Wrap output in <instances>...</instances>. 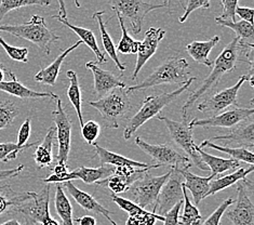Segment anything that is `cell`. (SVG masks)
<instances>
[{"mask_svg":"<svg viewBox=\"0 0 254 225\" xmlns=\"http://www.w3.org/2000/svg\"><path fill=\"white\" fill-rule=\"evenodd\" d=\"M239 62H246L250 64V68L253 66V47L243 44L238 38H234L229 44L224 48L212 64V71L209 76L204 79L202 84L196 91L189 96V99L184 103L182 107L183 121H187L189 108L192 107L193 104L202 98V95L208 92L209 90L213 89L224 75L236 70Z\"/></svg>","mask_w":254,"mask_h":225,"instance_id":"6da1fadb","label":"cell"},{"mask_svg":"<svg viewBox=\"0 0 254 225\" xmlns=\"http://www.w3.org/2000/svg\"><path fill=\"white\" fill-rule=\"evenodd\" d=\"M197 77L190 78L182 87L179 89L171 91V92H163L160 94H154V95H148L145 98L143 101V104L141 108L138 109V112L134 115V116L131 117L127 124L125 131H124V138L126 140H129L133 133L136 132L140 127H142L145 123H147L150 119H153L157 116H159L160 112L166 106L177 100L179 96L182 94L185 91L190 89V84L197 80Z\"/></svg>","mask_w":254,"mask_h":225,"instance_id":"7a4b0ae2","label":"cell"},{"mask_svg":"<svg viewBox=\"0 0 254 225\" xmlns=\"http://www.w3.org/2000/svg\"><path fill=\"white\" fill-rule=\"evenodd\" d=\"M190 68L186 59L170 58L155 68L152 74L140 83L135 86H127L126 92L129 94L134 91L149 89L165 83L184 84L190 79Z\"/></svg>","mask_w":254,"mask_h":225,"instance_id":"3957f363","label":"cell"},{"mask_svg":"<svg viewBox=\"0 0 254 225\" xmlns=\"http://www.w3.org/2000/svg\"><path fill=\"white\" fill-rule=\"evenodd\" d=\"M0 32L8 33L32 42L47 56H49L51 52V45L61 39V37L53 34L47 27L45 19L39 15H33L29 22L17 24V25L3 24L0 25Z\"/></svg>","mask_w":254,"mask_h":225,"instance_id":"277c9868","label":"cell"},{"mask_svg":"<svg viewBox=\"0 0 254 225\" xmlns=\"http://www.w3.org/2000/svg\"><path fill=\"white\" fill-rule=\"evenodd\" d=\"M88 104L101 114L104 127L110 129L119 128V121L125 119L131 109L129 94L123 88L113 90L100 100L89 101Z\"/></svg>","mask_w":254,"mask_h":225,"instance_id":"5b68a950","label":"cell"},{"mask_svg":"<svg viewBox=\"0 0 254 225\" xmlns=\"http://www.w3.org/2000/svg\"><path fill=\"white\" fill-rule=\"evenodd\" d=\"M50 184H47L39 193L29 192L28 197L14 208L12 214L22 216L24 222L33 225L45 222L51 218L49 210Z\"/></svg>","mask_w":254,"mask_h":225,"instance_id":"8992f818","label":"cell"},{"mask_svg":"<svg viewBox=\"0 0 254 225\" xmlns=\"http://www.w3.org/2000/svg\"><path fill=\"white\" fill-rule=\"evenodd\" d=\"M111 8L125 20L131 23V32L133 35L141 33L143 22L150 11L167 8L168 2L165 3H149L138 0H113L108 2Z\"/></svg>","mask_w":254,"mask_h":225,"instance_id":"52a82bcc","label":"cell"},{"mask_svg":"<svg viewBox=\"0 0 254 225\" xmlns=\"http://www.w3.org/2000/svg\"><path fill=\"white\" fill-rule=\"evenodd\" d=\"M149 172V171H148ZM148 172L145 173L141 179L135 181L128 188L129 200L137 205L140 208L144 209L156 203L157 198L160 193L161 187L166 183L169 176H170L171 170L168 173H165L159 176L150 175Z\"/></svg>","mask_w":254,"mask_h":225,"instance_id":"ba28073f","label":"cell"},{"mask_svg":"<svg viewBox=\"0 0 254 225\" xmlns=\"http://www.w3.org/2000/svg\"><path fill=\"white\" fill-rule=\"evenodd\" d=\"M156 118L165 123L172 141L190 157L191 163L203 171H208L209 168L204 165L200 156L197 153V145L192 137V128L190 127L189 121L179 123L165 116H157Z\"/></svg>","mask_w":254,"mask_h":225,"instance_id":"9c48e42d","label":"cell"},{"mask_svg":"<svg viewBox=\"0 0 254 225\" xmlns=\"http://www.w3.org/2000/svg\"><path fill=\"white\" fill-rule=\"evenodd\" d=\"M245 81H249L250 86L253 88V68L249 69V74L240 76V79L237 83L234 84L233 87H229L224 89L220 92L213 94L210 98L205 99L203 102L199 103L197 105L198 111L202 113H209L211 117L216 116V115L221 114L224 109H226L231 106H236L238 104V92L240 88L243 87Z\"/></svg>","mask_w":254,"mask_h":225,"instance_id":"30bf717a","label":"cell"},{"mask_svg":"<svg viewBox=\"0 0 254 225\" xmlns=\"http://www.w3.org/2000/svg\"><path fill=\"white\" fill-rule=\"evenodd\" d=\"M134 142L145 154L150 156V158L156 162V165L159 167L168 166L171 167V169H190L192 166L190 158L181 155L171 145L149 144L140 137H136Z\"/></svg>","mask_w":254,"mask_h":225,"instance_id":"8fae6325","label":"cell"},{"mask_svg":"<svg viewBox=\"0 0 254 225\" xmlns=\"http://www.w3.org/2000/svg\"><path fill=\"white\" fill-rule=\"evenodd\" d=\"M184 179L177 169H171L170 176L161 187L160 193L154 205L153 214L163 217L170 211L173 207L183 202L182 183Z\"/></svg>","mask_w":254,"mask_h":225,"instance_id":"7c38bea8","label":"cell"},{"mask_svg":"<svg viewBox=\"0 0 254 225\" xmlns=\"http://www.w3.org/2000/svg\"><path fill=\"white\" fill-rule=\"evenodd\" d=\"M57 109L52 112V118L57 126L59 151L57 155V160L60 165H65L68 160L70 151L71 141V123L62 105V101L60 98L57 99Z\"/></svg>","mask_w":254,"mask_h":225,"instance_id":"4fadbf2b","label":"cell"},{"mask_svg":"<svg viewBox=\"0 0 254 225\" xmlns=\"http://www.w3.org/2000/svg\"><path fill=\"white\" fill-rule=\"evenodd\" d=\"M254 113L253 107L250 108H239L236 107L231 111L222 112L213 117H209L205 119H192L189 123L190 127H202L204 129H208L211 127H220V128H234L239 125L243 121L249 119Z\"/></svg>","mask_w":254,"mask_h":225,"instance_id":"5bb4252c","label":"cell"},{"mask_svg":"<svg viewBox=\"0 0 254 225\" xmlns=\"http://www.w3.org/2000/svg\"><path fill=\"white\" fill-rule=\"evenodd\" d=\"M237 191L238 198L235 206L229 207L224 215H226L233 225H254V206L247 187L238 182Z\"/></svg>","mask_w":254,"mask_h":225,"instance_id":"9a60e30c","label":"cell"},{"mask_svg":"<svg viewBox=\"0 0 254 225\" xmlns=\"http://www.w3.org/2000/svg\"><path fill=\"white\" fill-rule=\"evenodd\" d=\"M166 32L161 28L150 27L146 33L143 41H140L137 50V59L134 71H133L132 79L136 80L138 73L141 72L143 66L147 63V61L152 58L157 51V48L159 46V42L165 37Z\"/></svg>","mask_w":254,"mask_h":225,"instance_id":"2e32d148","label":"cell"},{"mask_svg":"<svg viewBox=\"0 0 254 225\" xmlns=\"http://www.w3.org/2000/svg\"><path fill=\"white\" fill-rule=\"evenodd\" d=\"M86 68L92 72L94 79V92L99 96L104 98L105 95L111 93L115 89L127 88V84L120 80V77L115 76L113 73L106 70H102L94 62H88L86 64Z\"/></svg>","mask_w":254,"mask_h":225,"instance_id":"e0dca14e","label":"cell"},{"mask_svg":"<svg viewBox=\"0 0 254 225\" xmlns=\"http://www.w3.org/2000/svg\"><path fill=\"white\" fill-rule=\"evenodd\" d=\"M115 172V167L112 166H102L99 168H87V167H80L71 172H68L67 175L60 182V184L64 183V182H71L72 180H81L82 182L87 184L96 183L98 184L100 181L105 180L110 178Z\"/></svg>","mask_w":254,"mask_h":225,"instance_id":"ac0fdd59","label":"cell"},{"mask_svg":"<svg viewBox=\"0 0 254 225\" xmlns=\"http://www.w3.org/2000/svg\"><path fill=\"white\" fill-rule=\"evenodd\" d=\"M178 171L182 174L184 182L182 183V187L185 190H190L195 206L199 205L201 203V200L205 198V195L209 192L210 187V182L213 179L211 176H207V178H203V176H199L193 174L190 171V169H177Z\"/></svg>","mask_w":254,"mask_h":225,"instance_id":"d6986e66","label":"cell"},{"mask_svg":"<svg viewBox=\"0 0 254 225\" xmlns=\"http://www.w3.org/2000/svg\"><path fill=\"white\" fill-rule=\"evenodd\" d=\"M63 188L65 191L68 192L69 195L75 199V202L80 207H82L83 209L91 211L96 215H102L105 218L112 215V212L110 210H107L105 207H103L93 196H91L86 192L80 191L72 182H64Z\"/></svg>","mask_w":254,"mask_h":225,"instance_id":"ffe728a7","label":"cell"},{"mask_svg":"<svg viewBox=\"0 0 254 225\" xmlns=\"http://www.w3.org/2000/svg\"><path fill=\"white\" fill-rule=\"evenodd\" d=\"M95 153L96 156L99 157V160L101 163V167L107 165L112 167H133V168H138V169H146V168H152L156 169L159 168L158 165H148L146 162H138L135 160L129 159V158L124 157L122 155H118L116 153H113L111 150H107L106 149L100 147L99 144H94Z\"/></svg>","mask_w":254,"mask_h":225,"instance_id":"44dd1931","label":"cell"},{"mask_svg":"<svg viewBox=\"0 0 254 225\" xmlns=\"http://www.w3.org/2000/svg\"><path fill=\"white\" fill-rule=\"evenodd\" d=\"M11 80L10 81H2L0 82V91H3L5 93H9L16 98L20 99H42V98H50L56 100L59 96L52 92H38V91H34L27 87L24 86L17 80L14 73L10 74Z\"/></svg>","mask_w":254,"mask_h":225,"instance_id":"7402d4cb","label":"cell"},{"mask_svg":"<svg viewBox=\"0 0 254 225\" xmlns=\"http://www.w3.org/2000/svg\"><path fill=\"white\" fill-rule=\"evenodd\" d=\"M80 45H81L80 40L76 41L74 45L68 48V49L62 50V53L60 54V56L54 60L49 66L40 70L37 74L35 75V80L39 83L47 84V86H56L57 79L59 77L60 71H61V66L64 62V60L68 56L69 52L77 49Z\"/></svg>","mask_w":254,"mask_h":225,"instance_id":"603a6c76","label":"cell"},{"mask_svg":"<svg viewBox=\"0 0 254 225\" xmlns=\"http://www.w3.org/2000/svg\"><path fill=\"white\" fill-rule=\"evenodd\" d=\"M253 166H250L249 168H240L238 170H236L235 172L227 174L225 176H222V178L212 180L210 182V187H209V192L207 193L205 197H209L211 195H214V194L219 193L221 191H224L225 188L232 186L234 184H237L239 181H244L246 182L247 185H249L250 188L253 187L252 182L247 180V175L253 172Z\"/></svg>","mask_w":254,"mask_h":225,"instance_id":"cb8c5ba5","label":"cell"},{"mask_svg":"<svg viewBox=\"0 0 254 225\" xmlns=\"http://www.w3.org/2000/svg\"><path fill=\"white\" fill-rule=\"evenodd\" d=\"M52 17H53V19H57L60 23H62L64 26L68 27L70 30H72V32H74L78 36V37L80 38V41L82 42V44L87 45L89 47V49L92 50V52L95 54V57H96V61L94 62L96 65L106 63L105 56L100 50V48L98 46V42H96V39H95V36H94V34H93L91 29L83 28L81 26L72 25V24H70L67 21V19H61V17H59L57 15L52 16Z\"/></svg>","mask_w":254,"mask_h":225,"instance_id":"d4e9b609","label":"cell"},{"mask_svg":"<svg viewBox=\"0 0 254 225\" xmlns=\"http://www.w3.org/2000/svg\"><path fill=\"white\" fill-rule=\"evenodd\" d=\"M220 40V36H214V37L205 41H192L186 46V51L197 63L208 66V68H212L213 62L210 61L209 53L219 44Z\"/></svg>","mask_w":254,"mask_h":225,"instance_id":"484cf974","label":"cell"},{"mask_svg":"<svg viewBox=\"0 0 254 225\" xmlns=\"http://www.w3.org/2000/svg\"><path fill=\"white\" fill-rule=\"evenodd\" d=\"M197 153L200 156L201 160L204 162V165L211 170V178L214 179L216 175H219L223 172L228 171V170H233V169H237L241 166V162L235 159H225V158H220L213 155L208 154L207 151H204L199 147H197Z\"/></svg>","mask_w":254,"mask_h":225,"instance_id":"4316f807","label":"cell"},{"mask_svg":"<svg viewBox=\"0 0 254 225\" xmlns=\"http://www.w3.org/2000/svg\"><path fill=\"white\" fill-rule=\"evenodd\" d=\"M213 139L219 140V141H224L225 144L237 142L238 144L243 145V148H246L252 151L254 147V125L252 121H250L248 125H243L236 128L228 135L215 137Z\"/></svg>","mask_w":254,"mask_h":225,"instance_id":"83f0119b","label":"cell"},{"mask_svg":"<svg viewBox=\"0 0 254 225\" xmlns=\"http://www.w3.org/2000/svg\"><path fill=\"white\" fill-rule=\"evenodd\" d=\"M54 139H56V129L51 127L48 130L44 141L38 145V148L36 149L34 153V160L38 168H47L52 163V149L54 145Z\"/></svg>","mask_w":254,"mask_h":225,"instance_id":"f1b7e54d","label":"cell"},{"mask_svg":"<svg viewBox=\"0 0 254 225\" xmlns=\"http://www.w3.org/2000/svg\"><path fill=\"white\" fill-rule=\"evenodd\" d=\"M29 195V192L15 193L8 184L0 185V217L5 214H12L15 207Z\"/></svg>","mask_w":254,"mask_h":225,"instance_id":"f546056e","label":"cell"},{"mask_svg":"<svg viewBox=\"0 0 254 225\" xmlns=\"http://www.w3.org/2000/svg\"><path fill=\"white\" fill-rule=\"evenodd\" d=\"M105 14V11H99L95 12L93 14V19L98 22V25L100 28V33H101V37H102V42H103V47H104L105 52L110 56V58L114 61V63L116 64L119 71H126V65L120 62V60L117 56V51H116V47H115L114 42L111 38L110 34L107 32V28L105 26V23L103 21V15Z\"/></svg>","mask_w":254,"mask_h":225,"instance_id":"4dcf8cb0","label":"cell"},{"mask_svg":"<svg viewBox=\"0 0 254 225\" xmlns=\"http://www.w3.org/2000/svg\"><path fill=\"white\" fill-rule=\"evenodd\" d=\"M199 148H200L201 150L203 148H207V149H212L215 150L222 151V153L231 156V159L238 160L240 162H247V163H249L250 166H253V163H254L253 153L246 148L231 149L227 147H221V145H217L213 142H211L210 140H205V141H202V143L199 145Z\"/></svg>","mask_w":254,"mask_h":225,"instance_id":"1f68e13d","label":"cell"},{"mask_svg":"<svg viewBox=\"0 0 254 225\" xmlns=\"http://www.w3.org/2000/svg\"><path fill=\"white\" fill-rule=\"evenodd\" d=\"M215 22L217 25L223 27H228L233 29L236 34V38H238L243 44L253 47L254 42V32H253V25L245 21L239 22H229V21H223L219 16L215 17Z\"/></svg>","mask_w":254,"mask_h":225,"instance_id":"d6a6232c","label":"cell"},{"mask_svg":"<svg viewBox=\"0 0 254 225\" xmlns=\"http://www.w3.org/2000/svg\"><path fill=\"white\" fill-rule=\"evenodd\" d=\"M54 206H56V210L59 217L61 218L64 225H74V220H72V207L61 184H57L56 186Z\"/></svg>","mask_w":254,"mask_h":225,"instance_id":"836d02e7","label":"cell"},{"mask_svg":"<svg viewBox=\"0 0 254 225\" xmlns=\"http://www.w3.org/2000/svg\"><path fill=\"white\" fill-rule=\"evenodd\" d=\"M66 76L69 79V87L67 90V96L70 101V103L76 109L78 119H79L80 129L83 126V117L81 113V92L79 87V81H78V77L75 72L68 71L66 73Z\"/></svg>","mask_w":254,"mask_h":225,"instance_id":"e575fe53","label":"cell"},{"mask_svg":"<svg viewBox=\"0 0 254 225\" xmlns=\"http://www.w3.org/2000/svg\"><path fill=\"white\" fill-rule=\"evenodd\" d=\"M183 188V205H184V211L183 215L179 217L180 225H200L202 221V217L199 212L197 206L191 204V202L187 195V192L185 188Z\"/></svg>","mask_w":254,"mask_h":225,"instance_id":"d590c367","label":"cell"},{"mask_svg":"<svg viewBox=\"0 0 254 225\" xmlns=\"http://www.w3.org/2000/svg\"><path fill=\"white\" fill-rule=\"evenodd\" d=\"M118 21L120 24V28H122V39H120L119 44L116 48V51L120 52L123 54H136L138 50V46H140V41L134 40L128 33V29H127L125 25V20L119 14H117Z\"/></svg>","mask_w":254,"mask_h":225,"instance_id":"8d00e7d4","label":"cell"},{"mask_svg":"<svg viewBox=\"0 0 254 225\" xmlns=\"http://www.w3.org/2000/svg\"><path fill=\"white\" fill-rule=\"evenodd\" d=\"M51 2L49 0H1L0 2V21H1L5 14L9 12L17 10L23 7H29V5H49Z\"/></svg>","mask_w":254,"mask_h":225,"instance_id":"74e56055","label":"cell"},{"mask_svg":"<svg viewBox=\"0 0 254 225\" xmlns=\"http://www.w3.org/2000/svg\"><path fill=\"white\" fill-rule=\"evenodd\" d=\"M20 109L12 101H0V130L9 128L19 116Z\"/></svg>","mask_w":254,"mask_h":225,"instance_id":"f35d334b","label":"cell"},{"mask_svg":"<svg viewBox=\"0 0 254 225\" xmlns=\"http://www.w3.org/2000/svg\"><path fill=\"white\" fill-rule=\"evenodd\" d=\"M98 184L110 188L114 195H118V194L127 192L131 185L130 182L126 178H124V176L116 175V174H113L110 176V178L100 181Z\"/></svg>","mask_w":254,"mask_h":225,"instance_id":"ab89813d","label":"cell"},{"mask_svg":"<svg viewBox=\"0 0 254 225\" xmlns=\"http://www.w3.org/2000/svg\"><path fill=\"white\" fill-rule=\"evenodd\" d=\"M0 46L3 48L5 53L8 54L10 59L17 61V62H23V63L28 62V49L27 48L10 46L1 37H0Z\"/></svg>","mask_w":254,"mask_h":225,"instance_id":"60d3db41","label":"cell"},{"mask_svg":"<svg viewBox=\"0 0 254 225\" xmlns=\"http://www.w3.org/2000/svg\"><path fill=\"white\" fill-rule=\"evenodd\" d=\"M101 128L100 125L94 120H89L87 124H83L80 129V133L88 144L94 145L95 141L100 137Z\"/></svg>","mask_w":254,"mask_h":225,"instance_id":"b9f144b4","label":"cell"},{"mask_svg":"<svg viewBox=\"0 0 254 225\" xmlns=\"http://www.w3.org/2000/svg\"><path fill=\"white\" fill-rule=\"evenodd\" d=\"M165 221V218L157 216L153 212L145 211L142 215L129 217L128 220H127V225H155L156 221Z\"/></svg>","mask_w":254,"mask_h":225,"instance_id":"7bdbcfd3","label":"cell"},{"mask_svg":"<svg viewBox=\"0 0 254 225\" xmlns=\"http://www.w3.org/2000/svg\"><path fill=\"white\" fill-rule=\"evenodd\" d=\"M234 203L235 200L233 198H228L224 200V202L215 209L213 214H211L207 219H205V221L202 223V225H222L221 222H222V218L224 214H225V211Z\"/></svg>","mask_w":254,"mask_h":225,"instance_id":"ee69618b","label":"cell"},{"mask_svg":"<svg viewBox=\"0 0 254 225\" xmlns=\"http://www.w3.org/2000/svg\"><path fill=\"white\" fill-rule=\"evenodd\" d=\"M112 199L115 204L120 207V209L126 211L127 214L129 215V217L142 215L145 211H146L145 209L140 208V207L135 205L134 203H132L131 200H129L128 198H124V197H120L118 195H114V194H112Z\"/></svg>","mask_w":254,"mask_h":225,"instance_id":"f6af8a7d","label":"cell"},{"mask_svg":"<svg viewBox=\"0 0 254 225\" xmlns=\"http://www.w3.org/2000/svg\"><path fill=\"white\" fill-rule=\"evenodd\" d=\"M22 150H24V149L17 147L16 143H0V162L5 163L15 159Z\"/></svg>","mask_w":254,"mask_h":225,"instance_id":"bcb514c9","label":"cell"},{"mask_svg":"<svg viewBox=\"0 0 254 225\" xmlns=\"http://www.w3.org/2000/svg\"><path fill=\"white\" fill-rule=\"evenodd\" d=\"M31 130H32L31 119L27 118L25 121H24L19 130V135H17V142H16L17 147L26 150V149L35 147L36 144H38V142L27 143L29 137H31Z\"/></svg>","mask_w":254,"mask_h":225,"instance_id":"7dc6e473","label":"cell"},{"mask_svg":"<svg viewBox=\"0 0 254 225\" xmlns=\"http://www.w3.org/2000/svg\"><path fill=\"white\" fill-rule=\"evenodd\" d=\"M209 7H210V2L208 1V0H189V1L186 2V5L184 8L185 9L184 14L180 17L179 22L184 23L187 20V17L190 16L191 12L196 11L197 9H201V8L208 9Z\"/></svg>","mask_w":254,"mask_h":225,"instance_id":"c3c4849f","label":"cell"},{"mask_svg":"<svg viewBox=\"0 0 254 225\" xmlns=\"http://www.w3.org/2000/svg\"><path fill=\"white\" fill-rule=\"evenodd\" d=\"M221 4L223 5V13L219 16L223 21L237 22L236 20V8L238 7V1H228V0H222Z\"/></svg>","mask_w":254,"mask_h":225,"instance_id":"681fc988","label":"cell"},{"mask_svg":"<svg viewBox=\"0 0 254 225\" xmlns=\"http://www.w3.org/2000/svg\"><path fill=\"white\" fill-rule=\"evenodd\" d=\"M183 206V202L175 205L173 208L168 212L167 215L163 216L165 218V221H163V225H180L179 222V217H180V211Z\"/></svg>","mask_w":254,"mask_h":225,"instance_id":"f907efd6","label":"cell"},{"mask_svg":"<svg viewBox=\"0 0 254 225\" xmlns=\"http://www.w3.org/2000/svg\"><path fill=\"white\" fill-rule=\"evenodd\" d=\"M24 170V165H20L19 167L8 170H0V182L7 181L10 179H13L15 176L19 175Z\"/></svg>","mask_w":254,"mask_h":225,"instance_id":"816d5d0a","label":"cell"},{"mask_svg":"<svg viewBox=\"0 0 254 225\" xmlns=\"http://www.w3.org/2000/svg\"><path fill=\"white\" fill-rule=\"evenodd\" d=\"M236 14H238L241 19V21L248 22L251 25H253V14H254V9L252 8H245V7H238L236 8Z\"/></svg>","mask_w":254,"mask_h":225,"instance_id":"f5cc1de1","label":"cell"},{"mask_svg":"<svg viewBox=\"0 0 254 225\" xmlns=\"http://www.w3.org/2000/svg\"><path fill=\"white\" fill-rule=\"evenodd\" d=\"M79 225H96V220L94 217L91 216H83L81 218H78L75 220Z\"/></svg>","mask_w":254,"mask_h":225,"instance_id":"db71d44e","label":"cell"},{"mask_svg":"<svg viewBox=\"0 0 254 225\" xmlns=\"http://www.w3.org/2000/svg\"><path fill=\"white\" fill-rule=\"evenodd\" d=\"M60 4V13L57 15L61 19H66V10H65V3L64 1H59Z\"/></svg>","mask_w":254,"mask_h":225,"instance_id":"11a10c76","label":"cell"},{"mask_svg":"<svg viewBox=\"0 0 254 225\" xmlns=\"http://www.w3.org/2000/svg\"><path fill=\"white\" fill-rule=\"evenodd\" d=\"M41 225H60V223L57 220H54L53 218H49L45 222H42Z\"/></svg>","mask_w":254,"mask_h":225,"instance_id":"9f6ffc18","label":"cell"},{"mask_svg":"<svg viewBox=\"0 0 254 225\" xmlns=\"http://www.w3.org/2000/svg\"><path fill=\"white\" fill-rule=\"evenodd\" d=\"M0 225H22V224L17 220H15V219H12V220H9V221L4 222V223L0 224Z\"/></svg>","mask_w":254,"mask_h":225,"instance_id":"6f0895ef","label":"cell"},{"mask_svg":"<svg viewBox=\"0 0 254 225\" xmlns=\"http://www.w3.org/2000/svg\"><path fill=\"white\" fill-rule=\"evenodd\" d=\"M3 78H4V72L2 70H0V82L3 81Z\"/></svg>","mask_w":254,"mask_h":225,"instance_id":"680465c9","label":"cell"},{"mask_svg":"<svg viewBox=\"0 0 254 225\" xmlns=\"http://www.w3.org/2000/svg\"><path fill=\"white\" fill-rule=\"evenodd\" d=\"M106 219H107V220H108V221H110V222H111V223H112V225H118V224H117V223H116V222H115V221H114V220H113V219H112V218H111V217H107V218H106Z\"/></svg>","mask_w":254,"mask_h":225,"instance_id":"91938a15","label":"cell"}]
</instances>
